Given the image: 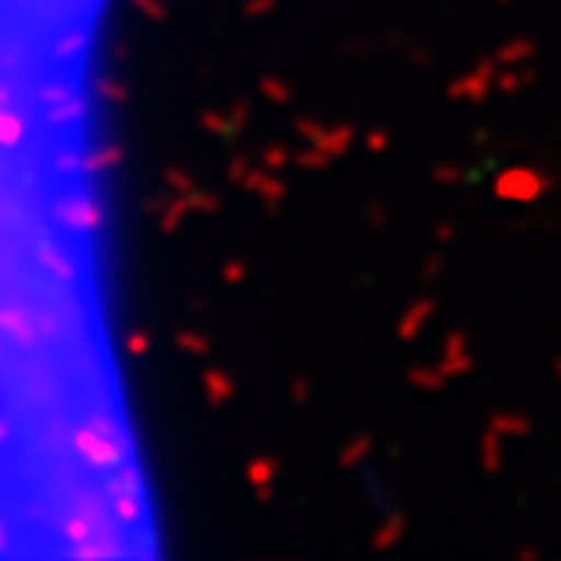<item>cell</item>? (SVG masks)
I'll return each mask as SVG.
<instances>
[]
</instances>
